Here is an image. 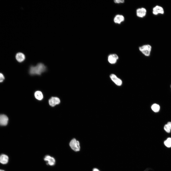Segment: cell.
Here are the masks:
<instances>
[{"instance_id":"obj_20","label":"cell","mask_w":171,"mask_h":171,"mask_svg":"<svg viewBox=\"0 0 171 171\" xmlns=\"http://www.w3.org/2000/svg\"><path fill=\"white\" fill-rule=\"evenodd\" d=\"M167 124L171 130V122H168Z\"/></svg>"},{"instance_id":"obj_21","label":"cell","mask_w":171,"mask_h":171,"mask_svg":"<svg viewBox=\"0 0 171 171\" xmlns=\"http://www.w3.org/2000/svg\"><path fill=\"white\" fill-rule=\"evenodd\" d=\"M93 171H99L96 168L94 169L93 170Z\"/></svg>"},{"instance_id":"obj_11","label":"cell","mask_w":171,"mask_h":171,"mask_svg":"<svg viewBox=\"0 0 171 171\" xmlns=\"http://www.w3.org/2000/svg\"><path fill=\"white\" fill-rule=\"evenodd\" d=\"M44 160L45 161H47L48 164L50 166L53 165L55 163V159L53 157L49 155L46 156L44 157Z\"/></svg>"},{"instance_id":"obj_13","label":"cell","mask_w":171,"mask_h":171,"mask_svg":"<svg viewBox=\"0 0 171 171\" xmlns=\"http://www.w3.org/2000/svg\"><path fill=\"white\" fill-rule=\"evenodd\" d=\"M15 58L18 61L21 62L24 60L25 57V55L23 53L19 52L16 54Z\"/></svg>"},{"instance_id":"obj_14","label":"cell","mask_w":171,"mask_h":171,"mask_svg":"<svg viewBox=\"0 0 171 171\" xmlns=\"http://www.w3.org/2000/svg\"><path fill=\"white\" fill-rule=\"evenodd\" d=\"M34 95L35 98L39 100H42L43 98V94L40 91H36Z\"/></svg>"},{"instance_id":"obj_9","label":"cell","mask_w":171,"mask_h":171,"mask_svg":"<svg viewBox=\"0 0 171 171\" xmlns=\"http://www.w3.org/2000/svg\"><path fill=\"white\" fill-rule=\"evenodd\" d=\"M146 10L145 8H139L137 10V15L139 17H144L146 15Z\"/></svg>"},{"instance_id":"obj_8","label":"cell","mask_w":171,"mask_h":171,"mask_svg":"<svg viewBox=\"0 0 171 171\" xmlns=\"http://www.w3.org/2000/svg\"><path fill=\"white\" fill-rule=\"evenodd\" d=\"M163 8L157 5L154 7L153 9L152 13L155 15H157L159 14H163L164 13Z\"/></svg>"},{"instance_id":"obj_16","label":"cell","mask_w":171,"mask_h":171,"mask_svg":"<svg viewBox=\"0 0 171 171\" xmlns=\"http://www.w3.org/2000/svg\"><path fill=\"white\" fill-rule=\"evenodd\" d=\"M165 145L168 147H171V138H168L164 142Z\"/></svg>"},{"instance_id":"obj_23","label":"cell","mask_w":171,"mask_h":171,"mask_svg":"<svg viewBox=\"0 0 171 171\" xmlns=\"http://www.w3.org/2000/svg\"></svg>"},{"instance_id":"obj_3","label":"cell","mask_w":171,"mask_h":171,"mask_svg":"<svg viewBox=\"0 0 171 171\" xmlns=\"http://www.w3.org/2000/svg\"><path fill=\"white\" fill-rule=\"evenodd\" d=\"M69 145L71 148L75 151H78L80 150L79 142L75 138L73 139L71 141Z\"/></svg>"},{"instance_id":"obj_10","label":"cell","mask_w":171,"mask_h":171,"mask_svg":"<svg viewBox=\"0 0 171 171\" xmlns=\"http://www.w3.org/2000/svg\"><path fill=\"white\" fill-rule=\"evenodd\" d=\"M9 157L7 155L2 154L0 155V163L3 164H7L9 161Z\"/></svg>"},{"instance_id":"obj_17","label":"cell","mask_w":171,"mask_h":171,"mask_svg":"<svg viewBox=\"0 0 171 171\" xmlns=\"http://www.w3.org/2000/svg\"><path fill=\"white\" fill-rule=\"evenodd\" d=\"M164 129L166 132L168 133H170L171 131L170 128L167 124H165L164 126Z\"/></svg>"},{"instance_id":"obj_1","label":"cell","mask_w":171,"mask_h":171,"mask_svg":"<svg viewBox=\"0 0 171 171\" xmlns=\"http://www.w3.org/2000/svg\"><path fill=\"white\" fill-rule=\"evenodd\" d=\"M46 70V67L44 64L40 63L35 66H31L29 70V73L32 75H40L45 71Z\"/></svg>"},{"instance_id":"obj_18","label":"cell","mask_w":171,"mask_h":171,"mask_svg":"<svg viewBox=\"0 0 171 171\" xmlns=\"http://www.w3.org/2000/svg\"><path fill=\"white\" fill-rule=\"evenodd\" d=\"M5 79V77L4 75L1 73H0V83L3 82Z\"/></svg>"},{"instance_id":"obj_15","label":"cell","mask_w":171,"mask_h":171,"mask_svg":"<svg viewBox=\"0 0 171 171\" xmlns=\"http://www.w3.org/2000/svg\"><path fill=\"white\" fill-rule=\"evenodd\" d=\"M151 108L154 112H157L159 110L160 106L158 104H155L152 105Z\"/></svg>"},{"instance_id":"obj_5","label":"cell","mask_w":171,"mask_h":171,"mask_svg":"<svg viewBox=\"0 0 171 171\" xmlns=\"http://www.w3.org/2000/svg\"><path fill=\"white\" fill-rule=\"evenodd\" d=\"M118 58V56L116 54H111L108 56V61L110 63L114 64L116 63Z\"/></svg>"},{"instance_id":"obj_6","label":"cell","mask_w":171,"mask_h":171,"mask_svg":"<svg viewBox=\"0 0 171 171\" xmlns=\"http://www.w3.org/2000/svg\"><path fill=\"white\" fill-rule=\"evenodd\" d=\"M60 103V99L56 97H52L49 100V104L52 106H54Z\"/></svg>"},{"instance_id":"obj_19","label":"cell","mask_w":171,"mask_h":171,"mask_svg":"<svg viewBox=\"0 0 171 171\" xmlns=\"http://www.w3.org/2000/svg\"><path fill=\"white\" fill-rule=\"evenodd\" d=\"M124 0H114V2L116 3H123L124 2Z\"/></svg>"},{"instance_id":"obj_4","label":"cell","mask_w":171,"mask_h":171,"mask_svg":"<svg viewBox=\"0 0 171 171\" xmlns=\"http://www.w3.org/2000/svg\"><path fill=\"white\" fill-rule=\"evenodd\" d=\"M110 77L111 80L117 86H120L122 85V81L115 74H111L110 76Z\"/></svg>"},{"instance_id":"obj_12","label":"cell","mask_w":171,"mask_h":171,"mask_svg":"<svg viewBox=\"0 0 171 171\" xmlns=\"http://www.w3.org/2000/svg\"><path fill=\"white\" fill-rule=\"evenodd\" d=\"M124 20V17L123 16L118 14L115 16L114 19V21L115 23L120 24Z\"/></svg>"},{"instance_id":"obj_2","label":"cell","mask_w":171,"mask_h":171,"mask_svg":"<svg viewBox=\"0 0 171 171\" xmlns=\"http://www.w3.org/2000/svg\"><path fill=\"white\" fill-rule=\"evenodd\" d=\"M140 51L145 56H148L150 55L152 49L151 46L147 44L139 48Z\"/></svg>"},{"instance_id":"obj_7","label":"cell","mask_w":171,"mask_h":171,"mask_svg":"<svg viewBox=\"0 0 171 171\" xmlns=\"http://www.w3.org/2000/svg\"><path fill=\"white\" fill-rule=\"evenodd\" d=\"M8 118L6 115L2 114L0 115V125L5 126L8 124Z\"/></svg>"},{"instance_id":"obj_22","label":"cell","mask_w":171,"mask_h":171,"mask_svg":"<svg viewBox=\"0 0 171 171\" xmlns=\"http://www.w3.org/2000/svg\"><path fill=\"white\" fill-rule=\"evenodd\" d=\"M0 171H5L3 170L0 169Z\"/></svg>"}]
</instances>
